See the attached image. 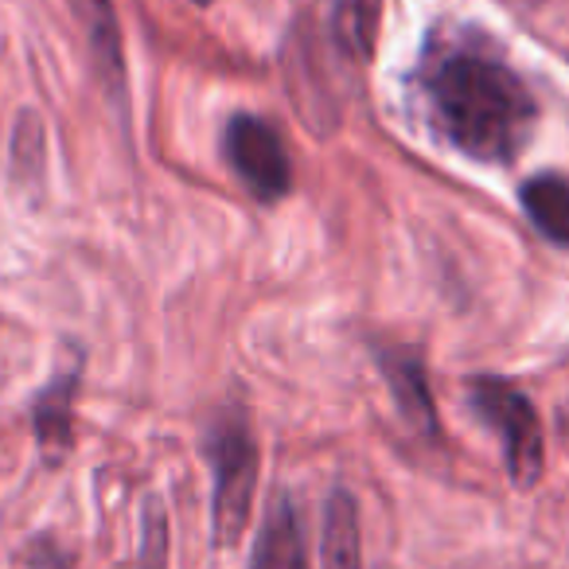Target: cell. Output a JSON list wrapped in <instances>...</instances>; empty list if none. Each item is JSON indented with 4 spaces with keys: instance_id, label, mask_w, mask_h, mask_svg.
Returning a JSON list of instances; mask_svg holds the SVG:
<instances>
[{
    "instance_id": "1",
    "label": "cell",
    "mask_w": 569,
    "mask_h": 569,
    "mask_svg": "<svg viewBox=\"0 0 569 569\" xmlns=\"http://www.w3.org/2000/svg\"><path fill=\"white\" fill-rule=\"evenodd\" d=\"M413 94L441 141L480 164L519 160L538 129V98L527 79L472 24H441L426 36Z\"/></svg>"
},
{
    "instance_id": "2",
    "label": "cell",
    "mask_w": 569,
    "mask_h": 569,
    "mask_svg": "<svg viewBox=\"0 0 569 569\" xmlns=\"http://www.w3.org/2000/svg\"><path fill=\"white\" fill-rule=\"evenodd\" d=\"M382 0H317L297 17L284 40V82L312 133H332L351 94L375 59Z\"/></svg>"
},
{
    "instance_id": "3",
    "label": "cell",
    "mask_w": 569,
    "mask_h": 569,
    "mask_svg": "<svg viewBox=\"0 0 569 569\" xmlns=\"http://www.w3.org/2000/svg\"><path fill=\"white\" fill-rule=\"evenodd\" d=\"M203 452L214 476V496H211V522H214V546L230 550L250 527L253 511V491H258V437L253 426L238 406L222 410L219 418L207 426Z\"/></svg>"
},
{
    "instance_id": "4",
    "label": "cell",
    "mask_w": 569,
    "mask_h": 569,
    "mask_svg": "<svg viewBox=\"0 0 569 569\" xmlns=\"http://www.w3.org/2000/svg\"><path fill=\"white\" fill-rule=\"evenodd\" d=\"M468 406L483 426L496 429L499 449H503V468L515 488H535L546 472V441L535 402L515 382L480 375V379H468Z\"/></svg>"
},
{
    "instance_id": "5",
    "label": "cell",
    "mask_w": 569,
    "mask_h": 569,
    "mask_svg": "<svg viewBox=\"0 0 569 569\" xmlns=\"http://www.w3.org/2000/svg\"><path fill=\"white\" fill-rule=\"evenodd\" d=\"M227 164L242 180V188L261 203H277L293 191V160L281 133L258 113H234L222 129Z\"/></svg>"
},
{
    "instance_id": "6",
    "label": "cell",
    "mask_w": 569,
    "mask_h": 569,
    "mask_svg": "<svg viewBox=\"0 0 569 569\" xmlns=\"http://www.w3.org/2000/svg\"><path fill=\"white\" fill-rule=\"evenodd\" d=\"M82 28V40L90 51V67L102 87V94L113 102V110H129V74H126V43H121V20L113 0H67Z\"/></svg>"
},
{
    "instance_id": "7",
    "label": "cell",
    "mask_w": 569,
    "mask_h": 569,
    "mask_svg": "<svg viewBox=\"0 0 569 569\" xmlns=\"http://www.w3.org/2000/svg\"><path fill=\"white\" fill-rule=\"evenodd\" d=\"M375 359H379V371L387 379L390 395H395L406 426L433 441L441 433V426H437V406L433 395H429V375L426 363H421V351L402 348V343H375Z\"/></svg>"
},
{
    "instance_id": "8",
    "label": "cell",
    "mask_w": 569,
    "mask_h": 569,
    "mask_svg": "<svg viewBox=\"0 0 569 569\" xmlns=\"http://www.w3.org/2000/svg\"><path fill=\"white\" fill-rule=\"evenodd\" d=\"M82 387V351H74V363L63 367L40 395L32 398V433L36 445L51 460L63 457L74 441V398Z\"/></svg>"
},
{
    "instance_id": "9",
    "label": "cell",
    "mask_w": 569,
    "mask_h": 569,
    "mask_svg": "<svg viewBox=\"0 0 569 569\" xmlns=\"http://www.w3.org/2000/svg\"><path fill=\"white\" fill-rule=\"evenodd\" d=\"M250 569H309L301 515H297L289 496H277L273 507H269L266 522H261L258 546H253Z\"/></svg>"
},
{
    "instance_id": "10",
    "label": "cell",
    "mask_w": 569,
    "mask_h": 569,
    "mask_svg": "<svg viewBox=\"0 0 569 569\" xmlns=\"http://www.w3.org/2000/svg\"><path fill=\"white\" fill-rule=\"evenodd\" d=\"M325 569H363V530L359 503L348 488H336L325 503V535H320Z\"/></svg>"
},
{
    "instance_id": "11",
    "label": "cell",
    "mask_w": 569,
    "mask_h": 569,
    "mask_svg": "<svg viewBox=\"0 0 569 569\" xmlns=\"http://www.w3.org/2000/svg\"><path fill=\"white\" fill-rule=\"evenodd\" d=\"M519 203L527 219L553 246H569V176L538 172L519 188Z\"/></svg>"
},
{
    "instance_id": "12",
    "label": "cell",
    "mask_w": 569,
    "mask_h": 569,
    "mask_svg": "<svg viewBox=\"0 0 569 569\" xmlns=\"http://www.w3.org/2000/svg\"><path fill=\"white\" fill-rule=\"evenodd\" d=\"M12 176L20 183H40L43 168H48V133L36 113H20L17 129H12Z\"/></svg>"
},
{
    "instance_id": "13",
    "label": "cell",
    "mask_w": 569,
    "mask_h": 569,
    "mask_svg": "<svg viewBox=\"0 0 569 569\" xmlns=\"http://www.w3.org/2000/svg\"><path fill=\"white\" fill-rule=\"evenodd\" d=\"M168 553V522L160 499L144 503V542H141V569H164Z\"/></svg>"
},
{
    "instance_id": "14",
    "label": "cell",
    "mask_w": 569,
    "mask_h": 569,
    "mask_svg": "<svg viewBox=\"0 0 569 569\" xmlns=\"http://www.w3.org/2000/svg\"><path fill=\"white\" fill-rule=\"evenodd\" d=\"M24 561L28 569H74L71 566V553L59 546V538L51 535H36L24 550Z\"/></svg>"
},
{
    "instance_id": "15",
    "label": "cell",
    "mask_w": 569,
    "mask_h": 569,
    "mask_svg": "<svg viewBox=\"0 0 569 569\" xmlns=\"http://www.w3.org/2000/svg\"><path fill=\"white\" fill-rule=\"evenodd\" d=\"M507 4H519V9H535V4H542V0H507Z\"/></svg>"
},
{
    "instance_id": "16",
    "label": "cell",
    "mask_w": 569,
    "mask_h": 569,
    "mask_svg": "<svg viewBox=\"0 0 569 569\" xmlns=\"http://www.w3.org/2000/svg\"><path fill=\"white\" fill-rule=\"evenodd\" d=\"M191 4H199V9H207V4H214V0H191Z\"/></svg>"
}]
</instances>
